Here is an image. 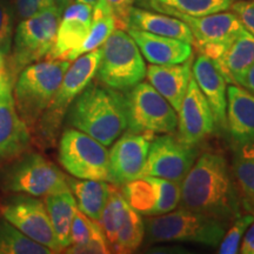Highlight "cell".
<instances>
[{
	"label": "cell",
	"mask_w": 254,
	"mask_h": 254,
	"mask_svg": "<svg viewBox=\"0 0 254 254\" xmlns=\"http://www.w3.org/2000/svg\"><path fill=\"white\" fill-rule=\"evenodd\" d=\"M183 208L230 224L241 214V198L226 158L206 152L196 159L182 182Z\"/></svg>",
	"instance_id": "6da1fadb"
},
{
	"label": "cell",
	"mask_w": 254,
	"mask_h": 254,
	"mask_svg": "<svg viewBox=\"0 0 254 254\" xmlns=\"http://www.w3.org/2000/svg\"><path fill=\"white\" fill-rule=\"evenodd\" d=\"M66 118L73 128L107 147L127 131L125 95L91 81L71 104Z\"/></svg>",
	"instance_id": "7a4b0ae2"
},
{
	"label": "cell",
	"mask_w": 254,
	"mask_h": 254,
	"mask_svg": "<svg viewBox=\"0 0 254 254\" xmlns=\"http://www.w3.org/2000/svg\"><path fill=\"white\" fill-rule=\"evenodd\" d=\"M101 56L103 50L100 46L78 57L75 62L69 65L52 101L31 132V136L33 134L34 140L40 147H52L56 144L69 106L93 80L99 67Z\"/></svg>",
	"instance_id": "3957f363"
},
{
	"label": "cell",
	"mask_w": 254,
	"mask_h": 254,
	"mask_svg": "<svg viewBox=\"0 0 254 254\" xmlns=\"http://www.w3.org/2000/svg\"><path fill=\"white\" fill-rule=\"evenodd\" d=\"M71 65L66 60H49L31 64L19 73L13 86L17 112L32 132L47 109L64 74Z\"/></svg>",
	"instance_id": "277c9868"
},
{
	"label": "cell",
	"mask_w": 254,
	"mask_h": 254,
	"mask_svg": "<svg viewBox=\"0 0 254 254\" xmlns=\"http://www.w3.org/2000/svg\"><path fill=\"white\" fill-rule=\"evenodd\" d=\"M62 14L53 5L20 20L15 28L8 59L5 62V69L12 81L15 82L26 66L46 58L55 44Z\"/></svg>",
	"instance_id": "5b68a950"
},
{
	"label": "cell",
	"mask_w": 254,
	"mask_h": 254,
	"mask_svg": "<svg viewBox=\"0 0 254 254\" xmlns=\"http://www.w3.org/2000/svg\"><path fill=\"white\" fill-rule=\"evenodd\" d=\"M227 226L228 222L220 219L180 207L174 212L147 219L145 233L152 243L189 241L217 247Z\"/></svg>",
	"instance_id": "8992f818"
},
{
	"label": "cell",
	"mask_w": 254,
	"mask_h": 254,
	"mask_svg": "<svg viewBox=\"0 0 254 254\" xmlns=\"http://www.w3.org/2000/svg\"><path fill=\"white\" fill-rule=\"evenodd\" d=\"M103 56L97 77L105 86L127 91L146 77V65L135 41L128 32L116 28L101 45Z\"/></svg>",
	"instance_id": "52a82bcc"
},
{
	"label": "cell",
	"mask_w": 254,
	"mask_h": 254,
	"mask_svg": "<svg viewBox=\"0 0 254 254\" xmlns=\"http://www.w3.org/2000/svg\"><path fill=\"white\" fill-rule=\"evenodd\" d=\"M2 190L32 196H45L69 190L67 177L39 153H21L0 176Z\"/></svg>",
	"instance_id": "ba28073f"
},
{
	"label": "cell",
	"mask_w": 254,
	"mask_h": 254,
	"mask_svg": "<svg viewBox=\"0 0 254 254\" xmlns=\"http://www.w3.org/2000/svg\"><path fill=\"white\" fill-rule=\"evenodd\" d=\"M124 95L129 132L166 134L177 129V111L150 82H139Z\"/></svg>",
	"instance_id": "9c48e42d"
},
{
	"label": "cell",
	"mask_w": 254,
	"mask_h": 254,
	"mask_svg": "<svg viewBox=\"0 0 254 254\" xmlns=\"http://www.w3.org/2000/svg\"><path fill=\"white\" fill-rule=\"evenodd\" d=\"M59 161L78 179L111 182L109 151L86 133L66 128L59 141Z\"/></svg>",
	"instance_id": "30bf717a"
},
{
	"label": "cell",
	"mask_w": 254,
	"mask_h": 254,
	"mask_svg": "<svg viewBox=\"0 0 254 254\" xmlns=\"http://www.w3.org/2000/svg\"><path fill=\"white\" fill-rule=\"evenodd\" d=\"M190 27L193 34V46L200 55L217 62L226 52L231 44L237 39L244 30L239 19L233 12H218V13L192 17L186 14H173Z\"/></svg>",
	"instance_id": "8fae6325"
},
{
	"label": "cell",
	"mask_w": 254,
	"mask_h": 254,
	"mask_svg": "<svg viewBox=\"0 0 254 254\" xmlns=\"http://www.w3.org/2000/svg\"><path fill=\"white\" fill-rule=\"evenodd\" d=\"M195 146L184 144L178 136L166 133L154 138L148 150L142 177H157L182 184L196 160Z\"/></svg>",
	"instance_id": "7c38bea8"
},
{
	"label": "cell",
	"mask_w": 254,
	"mask_h": 254,
	"mask_svg": "<svg viewBox=\"0 0 254 254\" xmlns=\"http://www.w3.org/2000/svg\"><path fill=\"white\" fill-rule=\"evenodd\" d=\"M1 213L6 220L30 239L49 247L55 253L63 251L53 231L46 206L41 200L27 195L14 196L2 206Z\"/></svg>",
	"instance_id": "4fadbf2b"
},
{
	"label": "cell",
	"mask_w": 254,
	"mask_h": 254,
	"mask_svg": "<svg viewBox=\"0 0 254 254\" xmlns=\"http://www.w3.org/2000/svg\"><path fill=\"white\" fill-rule=\"evenodd\" d=\"M153 133L126 132L117 139L109 152L111 184L123 186L142 177Z\"/></svg>",
	"instance_id": "5bb4252c"
},
{
	"label": "cell",
	"mask_w": 254,
	"mask_h": 254,
	"mask_svg": "<svg viewBox=\"0 0 254 254\" xmlns=\"http://www.w3.org/2000/svg\"><path fill=\"white\" fill-rule=\"evenodd\" d=\"M13 86L14 82L4 67L0 74V160L24 153L32 138L15 109Z\"/></svg>",
	"instance_id": "9a60e30c"
},
{
	"label": "cell",
	"mask_w": 254,
	"mask_h": 254,
	"mask_svg": "<svg viewBox=\"0 0 254 254\" xmlns=\"http://www.w3.org/2000/svg\"><path fill=\"white\" fill-rule=\"evenodd\" d=\"M178 113V138L184 144L196 146L214 132L213 113L193 77Z\"/></svg>",
	"instance_id": "2e32d148"
},
{
	"label": "cell",
	"mask_w": 254,
	"mask_h": 254,
	"mask_svg": "<svg viewBox=\"0 0 254 254\" xmlns=\"http://www.w3.org/2000/svg\"><path fill=\"white\" fill-rule=\"evenodd\" d=\"M92 14V6L79 1L72 2L63 12L55 44L46 59L73 62L74 53L82 45L91 30Z\"/></svg>",
	"instance_id": "e0dca14e"
},
{
	"label": "cell",
	"mask_w": 254,
	"mask_h": 254,
	"mask_svg": "<svg viewBox=\"0 0 254 254\" xmlns=\"http://www.w3.org/2000/svg\"><path fill=\"white\" fill-rule=\"evenodd\" d=\"M192 77L211 107L215 127L227 131V81L217 63L200 55L192 66Z\"/></svg>",
	"instance_id": "ac0fdd59"
},
{
	"label": "cell",
	"mask_w": 254,
	"mask_h": 254,
	"mask_svg": "<svg viewBox=\"0 0 254 254\" xmlns=\"http://www.w3.org/2000/svg\"><path fill=\"white\" fill-rule=\"evenodd\" d=\"M227 131L238 147L254 141V94L240 85L227 87Z\"/></svg>",
	"instance_id": "d6986e66"
},
{
	"label": "cell",
	"mask_w": 254,
	"mask_h": 254,
	"mask_svg": "<svg viewBox=\"0 0 254 254\" xmlns=\"http://www.w3.org/2000/svg\"><path fill=\"white\" fill-rule=\"evenodd\" d=\"M146 77L152 86L178 112L192 78V57L180 64H151L148 67H146Z\"/></svg>",
	"instance_id": "ffe728a7"
},
{
	"label": "cell",
	"mask_w": 254,
	"mask_h": 254,
	"mask_svg": "<svg viewBox=\"0 0 254 254\" xmlns=\"http://www.w3.org/2000/svg\"><path fill=\"white\" fill-rule=\"evenodd\" d=\"M126 31L135 41L141 55L150 64L154 65L180 64L186 62L193 55L192 45L185 41L157 36L131 27L127 28Z\"/></svg>",
	"instance_id": "44dd1931"
},
{
	"label": "cell",
	"mask_w": 254,
	"mask_h": 254,
	"mask_svg": "<svg viewBox=\"0 0 254 254\" xmlns=\"http://www.w3.org/2000/svg\"><path fill=\"white\" fill-rule=\"evenodd\" d=\"M128 27L157 34V36L185 41L190 45H193L194 43L190 27L179 18L141 8L139 6L138 7L133 6L131 8L128 17Z\"/></svg>",
	"instance_id": "7402d4cb"
},
{
	"label": "cell",
	"mask_w": 254,
	"mask_h": 254,
	"mask_svg": "<svg viewBox=\"0 0 254 254\" xmlns=\"http://www.w3.org/2000/svg\"><path fill=\"white\" fill-rule=\"evenodd\" d=\"M215 63L227 82L240 85L247 71L254 65V37L244 28Z\"/></svg>",
	"instance_id": "603a6c76"
},
{
	"label": "cell",
	"mask_w": 254,
	"mask_h": 254,
	"mask_svg": "<svg viewBox=\"0 0 254 254\" xmlns=\"http://www.w3.org/2000/svg\"><path fill=\"white\" fill-rule=\"evenodd\" d=\"M69 190L74 195L79 211L98 221L103 213L105 205L116 185L100 180L67 178Z\"/></svg>",
	"instance_id": "cb8c5ba5"
},
{
	"label": "cell",
	"mask_w": 254,
	"mask_h": 254,
	"mask_svg": "<svg viewBox=\"0 0 254 254\" xmlns=\"http://www.w3.org/2000/svg\"><path fill=\"white\" fill-rule=\"evenodd\" d=\"M236 0H135L141 8L164 14H186L192 17L213 14L231 9Z\"/></svg>",
	"instance_id": "d4e9b609"
},
{
	"label": "cell",
	"mask_w": 254,
	"mask_h": 254,
	"mask_svg": "<svg viewBox=\"0 0 254 254\" xmlns=\"http://www.w3.org/2000/svg\"><path fill=\"white\" fill-rule=\"evenodd\" d=\"M44 204L50 215L51 224L63 250L71 245L69 234L73 218L77 212L78 206L71 190L55 193L44 196Z\"/></svg>",
	"instance_id": "484cf974"
},
{
	"label": "cell",
	"mask_w": 254,
	"mask_h": 254,
	"mask_svg": "<svg viewBox=\"0 0 254 254\" xmlns=\"http://www.w3.org/2000/svg\"><path fill=\"white\" fill-rule=\"evenodd\" d=\"M49 247L21 233L2 217L0 219V254H52Z\"/></svg>",
	"instance_id": "4316f807"
},
{
	"label": "cell",
	"mask_w": 254,
	"mask_h": 254,
	"mask_svg": "<svg viewBox=\"0 0 254 254\" xmlns=\"http://www.w3.org/2000/svg\"><path fill=\"white\" fill-rule=\"evenodd\" d=\"M145 237V222L140 213L128 205L112 250L116 253H132L139 249Z\"/></svg>",
	"instance_id": "83f0119b"
},
{
	"label": "cell",
	"mask_w": 254,
	"mask_h": 254,
	"mask_svg": "<svg viewBox=\"0 0 254 254\" xmlns=\"http://www.w3.org/2000/svg\"><path fill=\"white\" fill-rule=\"evenodd\" d=\"M122 193L127 204L140 214L152 215L157 201V192L147 177H141L124 184Z\"/></svg>",
	"instance_id": "f1b7e54d"
},
{
	"label": "cell",
	"mask_w": 254,
	"mask_h": 254,
	"mask_svg": "<svg viewBox=\"0 0 254 254\" xmlns=\"http://www.w3.org/2000/svg\"><path fill=\"white\" fill-rule=\"evenodd\" d=\"M127 207H128V204L124 198L122 190L117 189L116 186L105 205L100 219L98 220L111 246L116 241L119 228L125 219Z\"/></svg>",
	"instance_id": "f546056e"
},
{
	"label": "cell",
	"mask_w": 254,
	"mask_h": 254,
	"mask_svg": "<svg viewBox=\"0 0 254 254\" xmlns=\"http://www.w3.org/2000/svg\"><path fill=\"white\" fill-rule=\"evenodd\" d=\"M157 192V201L152 215H161L174 211L180 204L182 186L179 183L171 182L157 177H147Z\"/></svg>",
	"instance_id": "4dcf8cb0"
},
{
	"label": "cell",
	"mask_w": 254,
	"mask_h": 254,
	"mask_svg": "<svg viewBox=\"0 0 254 254\" xmlns=\"http://www.w3.org/2000/svg\"><path fill=\"white\" fill-rule=\"evenodd\" d=\"M232 173L239 190L241 202H254V161L244 158L238 152L232 165Z\"/></svg>",
	"instance_id": "1f68e13d"
},
{
	"label": "cell",
	"mask_w": 254,
	"mask_h": 254,
	"mask_svg": "<svg viewBox=\"0 0 254 254\" xmlns=\"http://www.w3.org/2000/svg\"><path fill=\"white\" fill-rule=\"evenodd\" d=\"M116 30V21L112 15H105V17L92 19V26L88 32L86 39L84 40L82 45L74 53V60L85 53L91 52L98 47H100L107 40L112 32Z\"/></svg>",
	"instance_id": "d6a6232c"
},
{
	"label": "cell",
	"mask_w": 254,
	"mask_h": 254,
	"mask_svg": "<svg viewBox=\"0 0 254 254\" xmlns=\"http://www.w3.org/2000/svg\"><path fill=\"white\" fill-rule=\"evenodd\" d=\"M135 0H98L93 6L92 19L112 15L116 21V28L127 30L128 17Z\"/></svg>",
	"instance_id": "836d02e7"
},
{
	"label": "cell",
	"mask_w": 254,
	"mask_h": 254,
	"mask_svg": "<svg viewBox=\"0 0 254 254\" xmlns=\"http://www.w3.org/2000/svg\"><path fill=\"white\" fill-rule=\"evenodd\" d=\"M99 237H105L99 222L77 209L72 221L71 234H69L71 245H81V244H86L94 238Z\"/></svg>",
	"instance_id": "e575fe53"
},
{
	"label": "cell",
	"mask_w": 254,
	"mask_h": 254,
	"mask_svg": "<svg viewBox=\"0 0 254 254\" xmlns=\"http://www.w3.org/2000/svg\"><path fill=\"white\" fill-rule=\"evenodd\" d=\"M254 220V215L251 213L240 214L233 220L228 231L219 244L218 252L220 254H236L239 252L240 243Z\"/></svg>",
	"instance_id": "d590c367"
},
{
	"label": "cell",
	"mask_w": 254,
	"mask_h": 254,
	"mask_svg": "<svg viewBox=\"0 0 254 254\" xmlns=\"http://www.w3.org/2000/svg\"><path fill=\"white\" fill-rule=\"evenodd\" d=\"M15 20L17 17L13 1L0 0V52L5 57H7L11 52Z\"/></svg>",
	"instance_id": "8d00e7d4"
},
{
	"label": "cell",
	"mask_w": 254,
	"mask_h": 254,
	"mask_svg": "<svg viewBox=\"0 0 254 254\" xmlns=\"http://www.w3.org/2000/svg\"><path fill=\"white\" fill-rule=\"evenodd\" d=\"M231 11L237 15L244 28L254 37V0H236Z\"/></svg>",
	"instance_id": "74e56055"
},
{
	"label": "cell",
	"mask_w": 254,
	"mask_h": 254,
	"mask_svg": "<svg viewBox=\"0 0 254 254\" xmlns=\"http://www.w3.org/2000/svg\"><path fill=\"white\" fill-rule=\"evenodd\" d=\"M53 5V0H13L15 17L18 20L30 18Z\"/></svg>",
	"instance_id": "f35d334b"
},
{
	"label": "cell",
	"mask_w": 254,
	"mask_h": 254,
	"mask_svg": "<svg viewBox=\"0 0 254 254\" xmlns=\"http://www.w3.org/2000/svg\"><path fill=\"white\" fill-rule=\"evenodd\" d=\"M106 237L94 238L81 245H69L64 252L69 254H106L111 253Z\"/></svg>",
	"instance_id": "ab89813d"
},
{
	"label": "cell",
	"mask_w": 254,
	"mask_h": 254,
	"mask_svg": "<svg viewBox=\"0 0 254 254\" xmlns=\"http://www.w3.org/2000/svg\"><path fill=\"white\" fill-rule=\"evenodd\" d=\"M243 207L245 208L247 213L254 215V202H246V204H243ZM241 241H243V243H241L239 252L243 254H254V220L252 224H251L249 230L246 231L244 239Z\"/></svg>",
	"instance_id": "60d3db41"
},
{
	"label": "cell",
	"mask_w": 254,
	"mask_h": 254,
	"mask_svg": "<svg viewBox=\"0 0 254 254\" xmlns=\"http://www.w3.org/2000/svg\"><path fill=\"white\" fill-rule=\"evenodd\" d=\"M240 86L245 87L247 91L254 94V65L247 71L245 77L243 78V80L240 82Z\"/></svg>",
	"instance_id": "b9f144b4"
},
{
	"label": "cell",
	"mask_w": 254,
	"mask_h": 254,
	"mask_svg": "<svg viewBox=\"0 0 254 254\" xmlns=\"http://www.w3.org/2000/svg\"><path fill=\"white\" fill-rule=\"evenodd\" d=\"M239 153L243 155L244 158L250 159V160L254 161V141L250 142V144L244 145L243 147H240Z\"/></svg>",
	"instance_id": "7bdbcfd3"
},
{
	"label": "cell",
	"mask_w": 254,
	"mask_h": 254,
	"mask_svg": "<svg viewBox=\"0 0 254 254\" xmlns=\"http://www.w3.org/2000/svg\"><path fill=\"white\" fill-rule=\"evenodd\" d=\"M72 2H74V0H53V4H55L56 7L58 8L62 13L72 4Z\"/></svg>",
	"instance_id": "ee69618b"
},
{
	"label": "cell",
	"mask_w": 254,
	"mask_h": 254,
	"mask_svg": "<svg viewBox=\"0 0 254 254\" xmlns=\"http://www.w3.org/2000/svg\"><path fill=\"white\" fill-rule=\"evenodd\" d=\"M75 1H79V2H82V4H87L90 5L93 7V6L95 5V2L98 1V0H75Z\"/></svg>",
	"instance_id": "f6af8a7d"
},
{
	"label": "cell",
	"mask_w": 254,
	"mask_h": 254,
	"mask_svg": "<svg viewBox=\"0 0 254 254\" xmlns=\"http://www.w3.org/2000/svg\"><path fill=\"white\" fill-rule=\"evenodd\" d=\"M5 62H6V57L0 52V71L5 67Z\"/></svg>",
	"instance_id": "bcb514c9"
},
{
	"label": "cell",
	"mask_w": 254,
	"mask_h": 254,
	"mask_svg": "<svg viewBox=\"0 0 254 254\" xmlns=\"http://www.w3.org/2000/svg\"><path fill=\"white\" fill-rule=\"evenodd\" d=\"M2 69H4V68H2ZM2 69H1V71H2ZM1 71H0V74H1Z\"/></svg>",
	"instance_id": "7dc6e473"
}]
</instances>
